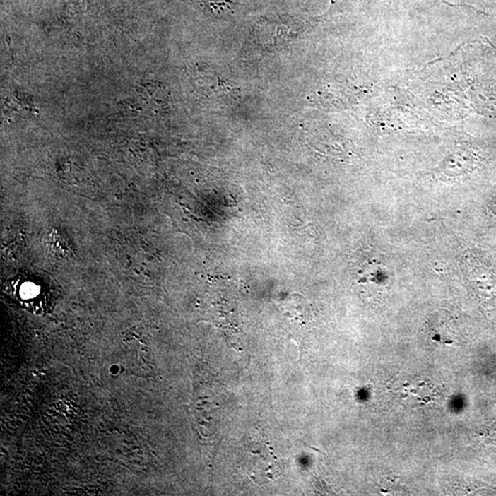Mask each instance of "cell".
<instances>
[{
	"mask_svg": "<svg viewBox=\"0 0 496 496\" xmlns=\"http://www.w3.org/2000/svg\"><path fill=\"white\" fill-rule=\"evenodd\" d=\"M45 246L49 252L60 259H66L72 255V247L69 242L57 229H53L49 232Z\"/></svg>",
	"mask_w": 496,
	"mask_h": 496,
	"instance_id": "1",
	"label": "cell"
},
{
	"mask_svg": "<svg viewBox=\"0 0 496 496\" xmlns=\"http://www.w3.org/2000/svg\"><path fill=\"white\" fill-rule=\"evenodd\" d=\"M485 437L491 440V442L496 443V422L487 428Z\"/></svg>",
	"mask_w": 496,
	"mask_h": 496,
	"instance_id": "2",
	"label": "cell"
},
{
	"mask_svg": "<svg viewBox=\"0 0 496 496\" xmlns=\"http://www.w3.org/2000/svg\"><path fill=\"white\" fill-rule=\"evenodd\" d=\"M489 208L490 210L492 211V213L495 214L496 215V197L495 199H492L491 202H490Z\"/></svg>",
	"mask_w": 496,
	"mask_h": 496,
	"instance_id": "3",
	"label": "cell"
}]
</instances>
